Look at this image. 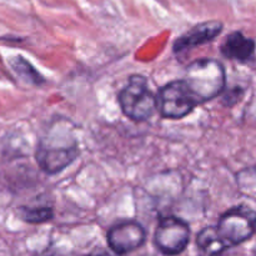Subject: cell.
I'll list each match as a JSON object with an SVG mask.
<instances>
[{
	"label": "cell",
	"mask_w": 256,
	"mask_h": 256,
	"mask_svg": "<svg viewBox=\"0 0 256 256\" xmlns=\"http://www.w3.org/2000/svg\"><path fill=\"white\" fill-rule=\"evenodd\" d=\"M22 216L25 222H44L52 218V210L50 208H25L22 210Z\"/></svg>",
	"instance_id": "8fae6325"
},
{
	"label": "cell",
	"mask_w": 256,
	"mask_h": 256,
	"mask_svg": "<svg viewBox=\"0 0 256 256\" xmlns=\"http://www.w3.org/2000/svg\"><path fill=\"white\" fill-rule=\"evenodd\" d=\"M255 255H256V250H255Z\"/></svg>",
	"instance_id": "5bb4252c"
},
{
	"label": "cell",
	"mask_w": 256,
	"mask_h": 256,
	"mask_svg": "<svg viewBox=\"0 0 256 256\" xmlns=\"http://www.w3.org/2000/svg\"><path fill=\"white\" fill-rule=\"evenodd\" d=\"M78 154V144L70 136L69 132L50 129L38 144L36 162L42 172L56 174L69 166L76 159Z\"/></svg>",
	"instance_id": "7a4b0ae2"
},
{
	"label": "cell",
	"mask_w": 256,
	"mask_h": 256,
	"mask_svg": "<svg viewBox=\"0 0 256 256\" xmlns=\"http://www.w3.org/2000/svg\"><path fill=\"white\" fill-rule=\"evenodd\" d=\"M196 105V100L184 80L169 82L156 95V109L166 119H182L189 115Z\"/></svg>",
	"instance_id": "277c9868"
},
{
	"label": "cell",
	"mask_w": 256,
	"mask_h": 256,
	"mask_svg": "<svg viewBox=\"0 0 256 256\" xmlns=\"http://www.w3.org/2000/svg\"><path fill=\"white\" fill-rule=\"evenodd\" d=\"M222 24L220 22H216V20L195 25L192 29H190L184 35L178 38L174 44V52H186V50L194 49V48L205 44V42H212L222 32Z\"/></svg>",
	"instance_id": "ba28073f"
},
{
	"label": "cell",
	"mask_w": 256,
	"mask_h": 256,
	"mask_svg": "<svg viewBox=\"0 0 256 256\" xmlns=\"http://www.w3.org/2000/svg\"><path fill=\"white\" fill-rule=\"evenodd\" d=\"M216 228L228 246H235L252 236L256 229V215L245 208H234L222 215Z\"/></svg>",
	"instance_id": "5b68a950"
},
{
	"label": "cell",
	"mask_w": 256,
	"mask_h": 256,
	"mask_svg": "<svg viewBox=\"0 0 256 256\" xmlns=\"http://www.w3.org/2000/svg\"><path fill=\"white\" fill-rule=\"evenodd\" d=\"M95 256H110V255H108V254H100V255H95Z\"/></svg>",
	"instance_id": "4fadbf2b"
},
{
	"label": "cell",
	"mask_w": 256,
	"mask_h": 256,
	"mask_svg": "<svg viewBox=\"0 0 256 256\" xmlns=\"http://www.w3.org/2000/svg\"><path fill=\"white\" fill-rule=\"evenodd\" d=\"M190 242L189 225L175 216L160 220L154 235V242L164 255H179Z\"/></svg>",
	"instance_id": "8992f818"
},
{
	"label": "cell",
	"mask_w": 256,
	"mask_h": 256,
	"mask_svg": "<svg viewBox=\"0 0 256 256\" xmlns=\"http://www.w3.org/2000/svg\"><path fill=\"white\" fill-rule=\"evenodd\" d=\"M12 68H14L15 72H16L20 76L24 78L25 80H30L32 82H35V84H38V82L42 80V78H40V75L35 72L34 68H32L26 60L22 59V58H16V59L12 62Z\"/></svg>",
	"instance_id": "7c38bea8"
},
{
	"label": "cell",
	"mask_w": 256,
	"mask_h": 256,
	"mask_svg": "<svg viewBox=\"0 0 256 256\" xmlns=\"http://www.w3.org/2000/svg\"><path fill=\"white\" fill-rule=\"evenodd\" d=\"M146 239L144 228L136 222H122L110 228L106 240L110 249L118 255H125L139 249Z\"/></svg>",
	"instance_id": "52a82bcc"
},
{
	"label": "cell",
	"mask_w": 256,
	"mask_h": 256,
	"mask_svg": "<svg viewBox=\"0 0 256 256\" xmlns=\"http://www.w3.org/2000/svg\"><path fill=\"white\" fill-rule=\"evenodd\" d=\"M122 112L134 122H145L156 110V96L150 90L148 80L142 75H132L119 92Z\"/></svg>",
	"instance_id": "3957f363"
},
{
	"label": "cell",
	"mask_w": 256,
	"mask_h": 256,
	"mask_svg": "<svg viewBox=\"0 0 256 256\" xmlns=\"http://www.w3.org/2000/svg\"><path fill=\"white\" fill-rule=\"evenodd\" d=\"M196 244L200 252L206 256L220 255L224 250L229 248L225 240L222 239V235H220L218 228L214 226L202 229L198 235Z\"/></svg>",
	"instance_id": "30bf717a"
},
{
	"label": "cell",
	"mask_w": 256,
	"mask_h": 256,
	"mask_svg": "<svg viewBox=\"0 0 256 256\" xmlns=\"http://www.w3.org/2000/svg\"><path fill=\"white\" fill-rule=\"evenodd\" d=\"M222 52L228 59L245 62L252 59L255 52V42L242 32H234L228 35L222 45Z\"/></svg>",
	"instance_id": "9c48e42d"
},
{
	"label": "cell",
	"mask_w": 256,
	"mask_h": 256,
	"mask_svg": "<svg viewBox=\"0 0 256 256\" xmlns=\"http://www.w3.org/2000/svg\"><path fill=\"white\" fill-rule=\"evenodd\" d=\"M198 104L209 102L224 90L226 75L222 64L214 59H199L189 64L184 79Z\"/></svg>",
	"instance_id": "6da1fadb"
}]
</instances>
